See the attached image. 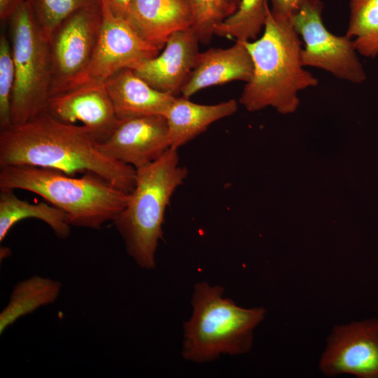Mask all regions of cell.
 Here are the masks:
<instances>
[{"label": "cell", "instance_id": "cell-12", "mask_svg": "<svg viewBox=\"0 0 378 378\" xmlns=\"http://www.w3.org/2000/svg\"><path fill=\"white\" fill-rule=\"evenodd\" d=\"M199 42L192 27L176 31L162 52L130 69L153 88L176 97L197 63Z\"/></svg>", "mask_w": 378, "mask_h": 378}, {"label": "cell", "instance_id": "cell-15", "mask_svg": "<svg viewBox=\"0 0 378 378\" xmlns=\"http://www.w3.org/2000/svg\"><path fill=\"white\" fill-rule=\"evenodd\" d=\"M253 73L251 54L244 41L227 48H211L200 55L181 93L189 98L204 88L233 80L248 83Z\"/></svg>", "mask_w": 378, "mask_h": 378}, {"label": "cell", "instance_id": "cell-17", "mask_svg": "<svg viewBox=\"0 0 378 378\" xmlns=\"http://www.w3.org/2000/svg\"><path fill=\"white\" fill-rule=\"evenodd\" d=\"M237 102L230 99L213 105L199 104L188 98L176 97L164 115L170 146L178 148L204 132L213 122L234 114Z\"/></svg>", "mask_w": 378, "mask_h": 378}, {"label": "cell", "instance_id": "cell-6", "mask_svg": "<svg viewBox=\"0 0 378 378\" xmlns=\"http://www.w3.org/2000/svg\"><path fill=\"white\" fill-rule=\"evenodd\" d=\"M8 20L15 73L11 102L13 125L46 111L51 68L48 41L41 32L26 1Z\"/></svg>", "mask_w": 378, "mask_h": 378}, {"label": "cell", "instance_id": "cell-16", "mask_svg": "<svg viewBox=\"0 0 378 378\" xmlns=\"http://www.w3.org/2000/svg\"><path fill=\"white\" fill-rule=\"evenodd\" d=\"M104 83L120 120L164 116L176 98L153 88L128 68L120 70Z\"/></svg>", "mask_w": 378, "mask_h": 378}, {"label": "cell", "instance_id": "cell-5", "mask_svg": "<svg viewBox=\"0 0 378 378\" xmlns=\"http://www.w3.org/2000/svg\"><path fill=\"white\" fill-rule=\"evenodd\" d=\"M223 294L218 285L206 281L195 285L192 316L183 326L184 359L210 362L222 354L241 355L251 350L253 331L267 311L262 307H241Z\"/></svg>", "mask_w": 378, "mask_h": 378}, {"label": "cell", "instance_id": "cell-3", "mask_svg": "<svg viewBox=\"0 0 378 378\" xmlns=\"http://www.w3.org/2000/svg\"><path fill=\"white\" fill-rule=\"evenodd\" d=\"M0 188L36 193L63 211L71 226L93 230L113 221L125 208L129 195L94 173L74 177L54 169L28 165L0 167Z\"/></svg>", "mask_w": 378, "mask_h": 378}, {"label": "cell", "instance_id": "cell-27", "mask_svg": "<svg viewBox=\"0 0 378 378\" xmlns=\"http://www.w3.org/2000/svg\"><path fill=\"white\" fill-rule=\"evenodd\" d=\"M26 0H0V18L8 20L18 7Z\"/></svg>", "mask_w": 378, "mask_h": 378}, {"label": "cell", "instance_id": "cell-9", "mask_svg": "<svg viewBox=\"0 0 378 378\" xmlns=\"http://www.w3.org/2000/svg\"><path fill=\"white\" fill-rule=\"evenodd\" d=\"M318 369L326 377L378 378V319L336 325L328 335Z\"/></svg>", "mask_w": 378, "mask_h": 378}, {"label": "cell", "instance_id": "cell-19", "mask_svg": "<svg viewBox=\"0 0 378 378\" xmlns=\"http://www.w3.org/2000/svg\"><path fill=\"white\" fill-rule=\"evenodd\" d=\"M61 288L59 281L38 275L17 283L7 305L0 313V334L20 318L41 307L54 303Z\"/></svg>", "mask_w": 378, "mask_h": 378}, {"label": "cell", "instance_id": "cell-20", "mask_svg": "<svg viewBox=\"0 0 378 378\" xmlns=\"http://www.w3.org/2000/svg\"><path fill=\"white\" fill-rule=\"evenodd\" d=\"M346 35L356 50L366 57L378 55V0H351Z\"/></svg>", "mask_w": 378, "mask_h": 378}, {"label": "cell", "instance_id": "cell-4", "mask_svg": "<svg viewBox=\"0 0 378 378\" xmlns=\"http://www.w3.org/2000/svg\"><path fill=\"white\" fill-rule=\"evenodd\" d=\"M178 148H169L153 162L136 169V181L125 208L112 221L126 251L141 268L155 267L167 206L188 175L179 164Z\"/></svg>", "mask_w": 378, "mask_h": 378}, {"label": "cell", "instance_id": "cell-22", "mask_svg": "<svg viewBox=\"0 0 378 378\" xmlns=\"http://www.w3.org/2000/svg\"><path fill=\"white\" fill-rule=\"evenodd\" d=\"M44 37L49 41L58 26L74 13L99 7V0H26Z\"/></svg>", "mask_w": 378, "mask_h": 378}, {"label": "cell", "instance_id": "cell-1", "mask_svg": "<svg viewBox=\"0 0 378 378\" xmlns=\"http://www.w3.org/2000/svg\"><path fill=\"white\" fill-rule=\"evenodd\" d=\"M99 143L87 127L63 122L44 111L0 130V167L34 166L71 176L91 172L130 194L136 169L102 152Z\"/></svg>", "mask_w": 378, "mask_h": 378}, {"label": "cell", "instance_id": "cell-8", "mask_svg": "<svg viewBox=\"0 0 378 378\" xmlns=\"http://www.w3.org/2000/svg\"><path fill=\"white\" fill-rule=\"evenodd\" d=\"M323 3L320 0H302L289 20L304 43L301 50L304 66L326 71L334 76L353 83L366 79L357 56L353 39L329 31L322 20Z\"/></svg>", "mask_w": 378, "mask_h": 378}, {"label": "cell", "instance_id": "cell-13", "mask_svg": "<svg viewBox=\"0 0 378 378\" xmlns=\"http://www.w3.org/2000/svg\"><path fill=\"white\" fill-rule=\"evenodd\" d=\"M46 112L65 123L82 122L99 142L117 126L118 118L104 83H88L49 97Z\"/></svg>", "mask_w": 378, "mask_h": 378}, {"label": "cell", "instance_id": "cell-11", "mask_svg": "<svg viewBox=\"0 0 378 378\" xmlns=\"http://www.w3.org/2000/svg\"><path fill=\"white\" fill-rule=\"evenodd\" d=\"M98 146L107 155L135 169L144 167L171 148L167 120L162 115H146L119 120Z\"/></svg>", "mask_w": 378, "mask_h": 378}, {"label": "cell", "instance_id": "cell-23", "mask_svg": "<svg viewBox=\"0 0 378 378\" xmlns=\"http://www.w3.org/2000/svg\"><path fill=\"white\" fill-rule=\"evenodd\" d=\"M190 8L192 28L200 42L207 44L215 28L237 10L241 0H187Z\"/></svg>", "mask_w": 378, "mask_h": 378}, {"label": "cell", "instance_id": "cell-7", "mask_svg": "<svg viewBox=\"0 0 378 378\" xmlns=\"http://www.w3.org/2000/svg\"><path fill=\"white\" fill-rule=\"evenodd\" d=\"M102 22L101 7L80 10L62 22L49 41L50 97L80 86L91 63Z\"/></svg>", "mask_w": 378, "mask_h": 378}, {"label": "cell", "instance_id": "cell-25", "mask_svg": "<svg viewBox=\"0 0 378 378\" xmlns=\"http://www.w3.org/2000/svg\"><path fill=\"white\" fill-rule=\"evenodd\" d=\"M272 13L279 18L289 19L298 9L302 0H270Z\"/></svg>", "mask_w": 378, "mask_h": 378}, {"label": "cell", "instance_id": "cell-2", "mask_svg": "<svg viewBox=\"0 0 378 378\" xmlns=\"http://www.w3.org/2000/svg\"><path fill=\"white\" fill-rule=\"evenodd\" d=\"M244 42L253 60V73L239 102L248 111L272 106L281 113L291 112L299 103L298 92L318 85V79L302 64L300 36L289 19L274 16L269 6L262 36Z\"/></svg>", "mask_w": 378, "mask_h": 378}, {"label": "cell", "instance_id": "cell-21", "mask_svg": "<svg viewBox=\"0 0 378 378\" xmlns=\"http://www.w3.org/2000/svg\"><path fill=\"white\" fill-rule=\"evenodd\" d=\"M267 0H241L236 12L218 25L214 34L239 41L255 40L265 25Z\"/></svg>", "mask_w": 378, "mask_h": 378}, {"label": "cell", "instance_id": "cell-10", "mask_svg": "<svg viewBox=\"0 0 378 378\" xmlns=\"http://www.w3.org/2000/svg\"><path fill=\"white\" fill-rule=\"evenodd\" d=\"M102 22L91 63L81 85L103 83L121 69H132L160 52L141 38L124 18L101 7Z\"/></svg>", "mask_w": 378, "mask_h": 378}, {"label": "cell", "instance_id": "cell-24", "mask_svg": "<svg viewBox=\"0 0 378 378\" xmlns=\"http://www.w3.org/2000/svg\"><path fill=\"white\" fill-rule=\"evenodd\" d=\"M15 80L10 41L3 34L0 38V130L12 125L11 102Z\"/></svg>", "mask_w": 378, "mask_h": 378}, {"label": "cell", "instance_id": "cell-18", "mask_svg": "<svg viewBox=\"0 0 378 378\" xmlns=\"http://www.w3.org/2000/svg\"><path fill=\"white\" fill-rule=\"evenodd\" d=\"M35 218L46 223L59 239L70 234L71 225L66 216L50 203L31 204L18 198L14 190L0 188V241L18 222Z\"/></svg>", "mask_w": 378, "mask_h": 378}, {"label": "cell", "instance_id": "cell-14", "mask_svg": "<svg viewBox=\"0 0 378 378\" xmlns=\"http://www.w3.org/2000/svg\"><path fill=\"white\" fill-rule=\"evenodd\" d=\"M124 19L148 43L160 50L173 33L192 27L187 0H132Z\"/></svg>", "mask_w": 378, "mask_h": 378}, {"label": "cell", "instance_id": "cell-26", "mask_svg": "<svg viewBox=\"0 0 378 378\" xmlns=\"http://www.w3.org/2000/svg\"><path fill=\"white\" fill-rule=\"evenodd\" d=\"M100 7L108 10L113 15L124 18L132 0H99Z\"/></svg>", "mask_w": 378, "mask_h": 378}]
</instances>
